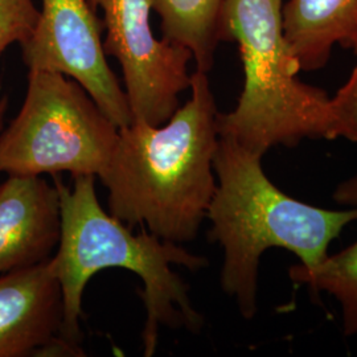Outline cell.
I'll return each mask as SVG.
<instances>
[{"label": "cell", "mask_w": 357, "mask_h": 357, "mask_svg": "<svg viewBox=\"0 0 357 357\" xmlns=\"http://www.w3.org/2000/svg\"><path fill=\"white\" fill-rule=\"evenodd\" d=\"M61 238L60 195L41 176L0 184V275L50 261Z\"/></svg>", "instance_id": "9c48e42d"}, {"label": "cell", "mask_w": 357, "mask_h": 357, "mask_svg": "<svg viewBox=\"0 0 357 357\" xmlns=\"http://www.w3.org/2000/svg\"><path fill=\"white\" fill-rule=\"evenodd\" d=\"M160 17L162 38L191 52L196 70L209 73L220 44L218 20L224 0H150Z\"/></svg>", "instance_id": "8fae6325"}, {"label": "cell", "mask_w": 357, "mask_h": 357, "mask_svg": "<svg viewBox=\"0 0 357 357\" xmlns=\"http://www.w3.org/2000/svg\"><path fill=\"white\" fill-rule=\"evenodd\" d=\"M63 320L51 261L0 275V357L78 356L63 339Z\"/></svg>", "instance_id": "ba28073f"}, {"label": "cell", "mask_w": 357, "mask_h": 357, "mask_svg": "<svg viewBox=\"0 0 357 357\" xmlns=\"http://www.w3.org/2000/svg\"><path fill=\"white\" fill-rule=\"evenodd\" d=\"M356 54H357V51H356Z\"/></svg>", "instance_id": "e0dca14e"}, {"label": "cell", "mask_w": 357, "mask_h": 357, "mask_svg": "<svg viewBox=\"0 0 357 357\" xmlns=\"http://www.w3.org/2000/svg\"><path fill=\"white\" fill-rule=\"evenodd\" d=\"M118 135L119 128L75 79L28 70L22 109L0 131V174L101 176Z\"/></svg>", "instance_id": "5b68a950"}, {"label": "cell", "mask_w": 357, "mask_h": 357, "mask_svg": "<svg viewBox=\"0 0 357 357\" xmlns=\"http://www.w3.org/2000/svg\"><path fill=\"white\" fill-rule=\"evenodd\" d=\"M38 19L33 0H0V54L31 38Z\"/></svg>", "instance_id": "4fadbf2b"}, {"label": "cell", "mask_w": 357, "mask_h": 357, "mask_svg": "<svg viewBox=\"0 0 357 357\" xmlns=\"http://www.w3.org/2000/svg\"><path fill=\"white\" fill-rule=\"evenodd\" d=\"M262 156L218 135L216 191L206 212L209 238L224 250L221 287L246 320L257 314L258 271L266 250L286 249L302 266L314 268L345 227L357 221V206L324 209L281 191L264 171Z\"/></svg>", "instance_id": "3957f363"}, {"label": "cell", "mask_w": 357, "mask_h": 357, "mask_svg": "<svg viewBox=\"0 0 357 357\" xmlns=\"http://www.w3.org/2000/svg\"><path fill=\"white\" fill-rule=\"evenodd\" d=\"M89 1L102 10L103 48L122 68L132 121L166 123L180 106V94L191 88V52L155 36L150 0Z\"/></svg>", "instance_id": "8992f818"}, {"label": "cell", "mask_w": 357, "mask_h": 357, "mask_svg": "<svg viewBox=\"0 0 357 357\" xmlns=\"http://www.w3.org/2000/svg\"><path fill=\"white\" fill-rule=\"evenodd\" d=\"M73 180L69 188L59 175H53L60 195L61 238L50 261L61 286L65 343L78 356H85L79 326L82 295L98 271L110 268H126L143 282V356L155 355L162 327L200 331L204 318L192 305L190 286L172 266L196 271L208 266V259L153 236L146 228L134 234L132 228L101 206L94 175L73 176Z\"/></svg>", "instance_id": "7a4b0ae2"}, {"label": "cell", "mask_w": 357, "mask_h": 357, "mask_svg": "<svg viewBox=\"0 0 357 357\" xmlns=\"http://www.w3.org/2000/svg\"><path fill=\"white\" fill-rule=\"evenodd\" d=\"M282 26L302 70H318L335 45L357 51V0H287Z\"/></svg>", "instance_id": "30bf717a"}, {"label": "cell", "mask_w": 357, "mask_h": 357, "mask_svg": "<svg viewBox=\"0 0 357 357\" xmlns=\"http://www.w3.org/2000/svg\"><path fill=\"white\" fill-rule=\"evenodd\" d=\"M89 0H41L36 26L22 44L28 70L75 79L118 128L132 122L128 97L103 48L102 28Z\"/></svg>", "instance_id": "52a82bcc"}, {"label": "cell", "mask_w": 357, "mask_h": 357, "mask_svg": "<svg viewBox=\"0 0 357 357\" xmlns=\"http://www.w3.org/2000/svg\"><path fill=\"white\" fill-rule=\"evenodd\" d=\"M283 0H224L218 38L234 41L243 66L236 107L218 113V135L253 153L305 139L330 141V97L298 78L301 63L282 26Z\"/></svg>", "instance_id": "277c9868"}, {"label": "cell", "mask_w": 357, "mask_h": 357, "mask_svg": "<svg viewBox=\"0 0 357 357\" xmlns=\"http://www.w3.org/2000/svg\"><path fill=\"white\" fill-rule=\"evenodd\" d=\"M8 110V98L7 97H1L0 98V131L3 130V125H4V118L7 114Z\"/></svg>", "instance_id": "2e32d148"}, {"label": "cell", "mask_w": 357, "mask_h": 357, "mask_svg": "<svg viewBox=\"0 0 357 357\" xmlns=\"http://www.w3.org/2000/svg\"><path fill=\"white\" fill-rule=\"evenodd\" d=\"M191 97L160 126L132 121L119 128L100 176L113 216L153 236L193 241L216 191V101L208 73L192 75Z\"/></svg>", "instance_id": "6da1fadb"}, {"label": "cell", "mask_w": 357, "mask_h": 357, "mask_svg": "<svg viewBox=\"0 0 357 357\" xmlns=\"http://www.w3.org/2000/svg\"><path fill=\"white\" fill-rule=\"evenodd\" d=\"M357 143V64L344 86L330 98V141Z\"/></svg>", "instance_id": "5bb4252c"}, {"label": "cell", "mask_w": 357, "mask_h": 357, "mask_svg": "<svg viewBox=\"0 0 357 357\" xmlns=\"http://www.w3.org/2000/svg\"><path fill=\"white\" fill-rule=\"evenodd\" d=\"M333 200L345 206H357V174L336 187Z\"/></svg>", "instance_id": "9a60e30c"}, {"label": "cell", "mask_w": 357, "mask_h": 357, "mask_svg": "<svg viewBox=\"0 0 357 357\" xmlns=\"http://www.w3.org/2000/svg\"><path fill=\"white\" fill-rule=\"evenodd\" d=\"M289 275L295 283L332 295L342 307L345 336L357 335V241L314 268L291 266Z\"/></svg>", "instance_id": "7c38bea8"}]
</instances>
